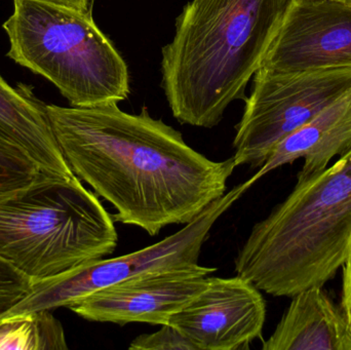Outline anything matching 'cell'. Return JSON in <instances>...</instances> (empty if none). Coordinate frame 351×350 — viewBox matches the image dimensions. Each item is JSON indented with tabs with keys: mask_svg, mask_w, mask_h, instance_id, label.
<instances>
[{
	"mask_svg": "<svg viewBox=\"0 0 351 350\" xmlns=\"http://www.w3.org/2000/svg\"><path fill=\"white\" fill-rule=\"evenodd\" d=\"M47 110L74 175L115 208L114 221L152 236L193 221L227 192L237 168L233 158L215 162L196 151L146 108L133 114L108 103Z\"/></svg>",
	"mask_w": 351,
	"mask_h": 350,
	"instance_id": "1",
	"label": "cell"
},
{
	"mask_svg": "<svg viewBox=\"0 0 351 350\" xmlns=\"http://www.w3.org/2000/svg\"><path fill=\"white\" fill-rule=\"evenodd\" d=\"M294 0H191L162 47V88L182 125L212 129L250 79Z\"/></svg>",
	"mask_w": 351,
	"mask_h": 350,
	"instance_id": "2",
	"label": "cell"
},
{
	"mask_svg": "<svg viewBox=\"0 0 351 350\" xmlns=\"http://www.w3.org/2000/svg\"><path fill=\"white\" fill-rule=\"evenodd\" d=\"M351 247V149L319 174L297 181L252 228L234 259L237 275L274 297L324 287Z\"/></svg>",
	"mask_w": 351,
	"mask_h": 350,
	"instance_id": "3",
	"label": "cell"
},
{
	"mask_svg": "<svg viewBox=\"0 0 351 350\" xmlns=\"http://www.w3.org/2000/svg\"><path fill=\"white\" fill-rule=\"evenodd\" d=\"M114 222L77 177L41 173L0 197V257L34 283L49 279L112 254Z\"/></svg>",
	"mask_w": 351,
	"mask_h": 350,
	"instance_id": "4",
	"label": "cell"
},
{
	"mask_svg": "<svg viewBox=\"0 0 351 350\" xmlns=\"http://www.w3.org/2000/svg\"><path fill=\"white\" fill-rule=\"evenodd\" d=\"M8 55L49 79L73 107L127 100L129 68L93 18L45 0H14Z\"/></svg>",
	"mask_w": 351,
	"mask_h": 350,
	"instance_id": "5",
	"label": "cell"
},
{
	"mask_svg": "<svg viewBox=\"0 0 351 350\" xmlns=\"http://www.w3.org/2000/svg\"><path fill=\"white\" fill-rule=\"evenodd\" d=\"M258 180L255 174L237 185L210 203L193 221L156 244L117 258L90 261L56 277L35 282L30 294L2 318L69 308L105 288L147 273L198 264L202 247L213 226Z\"/></svg>",
	"mask_w": 351,
	"mask_h": 350,
	"instance_id": "6",
	"label": "cell"
},
{
	"mask_svg": "<svg viewBox=\"0 0 351 350\" xmlns=\"http://www.w3.org/2000/svg\"><path fill=\"white\" fill-rule=\"evenodd\" d=\"M351 88V70L282 74L259 68L233 140L235 166L260 168L291 134Z\"/></svg>",
	"mask_w": 351,
	"mask_h": 350,
	"instance_id": "7",
	"label": "cell"
},
{
	"mask_svg": "<svg viewBox=\"0 0 351 350\" xmlns=\"http://www.w3.org/2000/svg\"><path fill=\"white\" fill-rule=\"evenodd\" d=\"M260 68L282 74L351 70V4L294 0Z\"/></svg>",
	"mask_w": 351,
	"mask_h": 350,
	"instance_id": "8",
	"label": "cell"
},
{
	"mask_svg": "<svg viewBox=\"0 0 351 350\" xmlns=\"http://www.w3.org/2000/svg\"><path fill=\"white\" fill-rule=\"evenodd\" d=\"M216 271L196 264L147 273L95 292L69 310L90 322L162 326L206 289Z\"/></svg>",
	"mask_w": 351,
	"mask_h": 350,
	"instance_id": "9",
	"label": "cell"
},
{
	"mask_svg": "<svg viewBox=\"0 0 351 350\" xmlns=\"http://www.w3.org/2000/svg\"><path fill=\"white\" fill-rule=\"evenodd\" d=\"M265 321V300L249 279L210 275L206 289L168 324L197 350H241L262 338Z\"/></svg>",
	"mask_w": 351,
	"mask_h": 350,
	"instance_id": "10",
	"label": "cell"
},
{
	"mask_svg": "<svg viewBox=\"0 0 351 350\" xmlns=\"http://www.w3.org/2000/svg\"><path fill=\"white\" fill-rule=\"evenodd\" d=\"M351 149V88L317 113L306 125L276 146L256 173H268L303 158L297 181L305 180L327 168L332 160Z\"/></svg>",
	"mask_w": 351,
	"mask_h": 350,
	"instance_id": "11",
	"label": "cell"
},
{
	"mask_svg": "<svg viewBox=\"0 0 351 350\" xmlns=\"http://www.w3.org/2000/svg\"><path fill=\"white\" fill-rule=\"evenodd\" d=\"M0 137L28 154L45 174L75 177L56 139L47 104L38 100L29 86L12 88L1 75Z\"/></svg>",
	"mask_w": 351,
	"mask_h": 350,
	"instance_id": "12",
	"label": "cell"
},
{
	"mask_svg": "<svg viewBox=\"0 0 351 350\" xmlns=\"http://www.w3.org/2000/svg\"><path fill=\"white\" fill-rule=\"evenodd\" d=\"M263 350H346L350 326L323 287L293 296Z\"/></svg>",
	"mask_w": 351,
	"mask_h": 350,
	"instance_id": "13",
	"label": "cell"
},
{
	"mask_svg": "<svg viewBox=\"0 0 351 350\" xmlns=\"http://www.w3.org/2000/svg\"><path fill=\"white\" fill-rule=\"evenodd\" d=\"M0 349H68L61 323L49 310L18 314L0 320Z\"/></svg>",
	"mask_w": 351,
	"mask_h": 350,
	"instance_id": "14",
	"label": "cell"
},
{
	"mask_svg": "<svg viewBox=\"0 0 351 350\" xmlns=\"http://www.w3.org/2000/svg\"><path fill=\"white\" fill-rule=\"evenodd\" d=\"M41 173L28 154L0 137V197L29 186Z\"/></svg>",
	"mask_w": 351,
	"mask_h": 350,
	"instance_id": "15",
	"label": "cell"
},
{
	"mask_svg": "<svg viewBox=\"0 0 351 350\" xmlns=\"http://www.w3.org/2000/svg\"><path fill=\"white\" fill-rule=\"evenodd\" d=\"M34 282L0 257V318L30 294Z\"/></svg>",
	"mask_w": 351,
	"mask_h": 350,
	"instance_id": "16",
	"label": "cell"
},
{
	"mask_svg": "<svg viewBox=\"0 0 351 350\" xmlns=\"http://www.w3.org/2000/svg\"><path fill=\"white\" fill-rule=\"evenodd\" d=\"M131 350H197L177 328L170 324L162 325L152 334L136 337L129 347Z\"/></svg>",
	"mask_w": 351,
	"mask_h": 350,
	"instance_id": "17",
	"label": "cell"
},
{
	"mask_svg": "<svg viewBox=\"0 0 351 350\" xmlns=\"http://www.w3.org/2000/svg\"><path fill=\"white\" fill-rule=\"evenodd\" d=\"M343 267V281H342V296L340 308L343 312L348 325L351 327V247L348 251Z\"/></svg>",
	"mask_w": 351,
	"mask_h": 350,
	"instance_id": "18",
	"label": "cell"
},
{
	"mask_svg": "<svg viewBox=\"0 0 351 350\" xmlns=\"http://www.w3.org/2000/svg\"><path fill=\"white\" fill-rule=\"evenodd\" d=\"M45 1L61 4V5L84 12H92L93 3H94V0H45Z\"/></svg>",
	"mask_w": 351,
	"mask_h": 350,
	"instance_id": "19",
	"label": "cell"
},
{
	"mask_svg": "<svg viewBox=\"0 0 351 350\" xmlns=\"http://www.w3.org/2000/svg\"><path fill=\"white\" fill-rule=\"evenodd\" d=\"M346 350H351V327L350 335H348V345H346Z\"/></svg>",
	"mask_w": 351,
	"mask_h": 350,
	"instance_id": "20",
	"label": "cell"
},
{
	"mask_svg": "<svg viewBox=\"0 0 351 350\" xmlns=\"http://www.w3.org/2000/svg\"><path fill=\"white\" fill-rule=\"evenodd\" d=\"M337 1L346 2V3L351 4V0H337Z\"/></svg>",
	"mask_w": 351,
	"mask_h": 350,
	"instance_id": "21",
	"label": "cell"
}]
</instances>
